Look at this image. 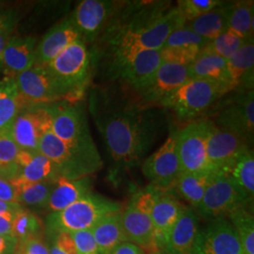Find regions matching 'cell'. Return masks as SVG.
Returning <instances> with one entry per match:
<instances>
[{
	"mask_svg": "<svg viewBox=\"0 0 254 254\" xmlns=\"http://www.w3.org/2000/svg\"><path fill=\"white\" fill-rule=\"evenodd\" d=\"M23 206L15 202H7L0 200V215H10L15 214Z\"/></svg>",
	"mask_w": 254,
	"mask_h": 254,
	"instance_id": "f907efd6",
	"label": "cell"
},
{
	"mask_svg": "<svg viewBox=\"0 0 254 254\" xmlns=\"http://www.w3.org/2000/svg\"><path fill=\"white\" fill-rule=\"evenodd\" d=\"M15 214L0 215V235L12 236V220Z\"/></svg>",
	"mask_w": 254,
	"mask_h": 254,
	"instance_id": "681fc988",
	"label": "cell"
},
{
	"mask_svg": "<svg viewBox=\"0 0 254 254\" xmlns=\"http://www.w3.org/2000/svg\"><path fill=\"white\" fill-rule=\"evenodd\" d=\"M116 7V2L107 0H83L76 6L70 18L85 44L95 41L107 28Z\"/></svg>",
	"mask_w": 254,
	"mask_h": 254,
	"instance_id": "2e32d148",
	"label": "cell"
},
{
	"mask_svg": "<svg viewBox=\"0 0 254 254\" xmlns=\"http://www.w3.org/2000/svg\"><path fill=\"white\" fill-rule=\"evenodd\" d=\"M236 189L249 202L254 195V155L253 148L240 154L234 164L224 173Z\"/></svg>",
	"mask_w": 254,
	"mask_h": 254,
	"instance_id": "f1b7e54d",
	"label": "cell"
},
{
	"mask_svg": "<svg viewBox=\"0 0 254 254\" xmlns=\"http://www.w3.org/2000/svg\"><path fill=\"white\" fill-rule=\"evenodd\" d=\"M0 200L18 203L17 192L10 182L0 177Z\"/></svg>",
	"mask_w": 254,
	"mask_h": 254,
	"instance_id": "bcb514c9",
	"label": "cell"
},
{
	"mask_svg": "<svg viewBox=\"0 0 254 254\" xmlns=\"http://www.w3.org/2000/svg\"><path fill=\"white\" fill-rule=\"evenodd\" d=\"M39 153L54 164L60 177L71 180L90 177L103 167L96 146L69 145L48 130L40 139Z\"/></svg>",
	"mask_w": 254,
	"mask_h": 254,
	"instance_id": "3957f363",
	"label": "cell"
},
{
	"mask_svg": "<svg viewBox=\"0 0 254 254\" xmlns=\"http://www.w3.org/2000/svg\"><path fill=\"white\" fill-rule=\"evenodd\" d=\"M91 62V53L87 44L78 40L66 47L46 66L57 80L77 93L89 78Z\"/></svg>",
	"mask_w": 254,
	"mask_h": 254,
	"instance_id": "30bf717a",
	"label": "cell"
},
{
	"mask_svg": "<svg viewBox=\"0 0 254 254\" xmlns=\"http://www.w3.org/2000/svg\"><path fill=\"white\" fill-rule=\"evenodd\" d=\"M192 254H243L236 230L226 218L210 220L199 230Z\"/></svg>",
	"mask_w": 254,
	"mask_h": 254,
	"instance_id": "e0dca14e",
	"label": "cell"
},
{
	"mask_svg": "<svg viewBox=\"0 0 254 254\" xmlns=\"http://www.w3.org/2000/svg\"><path fill=\"white\" fill-rule=\"evenodd\" d=\"M211 120L191 122L177 130L176 149L182 173H215L207 156V135Z\"/></svg>",
	"mask_w": 254,
	"mask_h": 254,
	"instance_id": "ba28073f",
	"label": "cell"
},
{
	"mask_svg": "<svg viewBox=\"0 0 254 254\" xmlns=\"http://www.w3.org/2000/svg\"><path fill=\"white\" fill-rule=\"evenodd\" d=\"M111 254H147L145 252L139 248L138 246L135 245L130 242H125L119 246L116 250H114Z\"/></svg>",
	"mask_w": 254,
	"mask_h": 254,
	"instance_id": "c3c4849f",
	"label": "cell"
},
{
	"mask_svg": "<svg viewBox=\"0 0 254 254\" xmlns=\"http://www.w3.org/2000/svg\"><path fill=\"white\" fill-rule=\"evenodd\" d=\"M254 38L247 40L236 54L227 60V70L234 90L242 88L241 92L254 90Z\"/></svg>",
	"mask_w": 254,
	"mask_h": 254,
	"instance_id": "cb8c5ba5",
	"label": "cell"
},
{
	"mask_svg": "<svg viewBox=\"0 0 254 254\" xmlns=\"http://www.w3.org/2000/svg\"><path fill=\"white\" fill-rule=\"evenodd\" d=\"M230 222L236 230L243 254H254V218L247 205L233 211L229 216Z\"/></svg>",
	"mask_w": 254,
	"mask_h": 254,
	"instance_id": "836d02e7",
	"label": "cell"
},
{
	"mask_svg": "<svg viewBox=\"0 0 254 254\" xmlns=\"http://www.w3.org/2000/svg\"><path fill=\"white\" fill-rule=\"evenodd\" d=\"M163 254V253H156V254Z\"/></svg>",
	"mask_w": 254,
	"mask_h": 254,
	"instance_id": "f5cc1de1",
	"label": "cell"
},
{
	"mask_svg": "<svg viewBox=\"0 0 254 254\" xmlns=\"http://www.w3.org/2000/svg\"><path fill=\"white\" fill-rule=\"evenodd\" d=\"M91 232L100 254H111L119 246L127 242L122 224V211L101 219Z\"/></svg>",
	"mask_w": 254,
	"mask_h": 254,
	"instance_id": "4316f807",
	"label": "cell"
},
{
	"mask_svg": "<svg viewBox=\"0 0 254 254\" xmlns=\"http://www.w3.org/2000/svg\"><path fill=\"white\" fill-rule=\"evenodd\" d=\"M159 190L148 187L136 192L127 208L122 210V224L127 242L141 248L146 254H156L152 211Z\"/></svg>",
	"mask_w": 254,
	"mask_h": 254,
	"instance_id": "8992f818",
	"label": "cell"
},
{
	"mask_svg": "<svg viewBox=\"0 0 254 254\" xmlns=\"http://www.w3.org/2000/svg\"><path fill=\"white\" fill-rule=\"evenodd\" d=\"M15 254H50L49 248L44 243L42 238H32L17 247Z\"/></svg>",
	"mask_w": 254,
	"mask_h": 254,
	"instance_id": "ee69618b",
	"label": "cell"
},
{
	"mask_svg": "<svg viewBox=\"0 0 254 254\" xmlns=\"http://www.w3.org/2000/svg\"><path fill=\"white\" fill-rule=\"evenodd\" d=\"M97 126L113 161L127 167L142 160L160 129L155 113L135 109L109 112L99 118Z\"/></svg>",
	"mask_w": 254,
	"mask_h": 254,
	"instance_id": "7a4b0ae2",
	"label": "cell"
},
{
	"mask_svg": "<svg viewBox=\"0 0 254 254\" xmlns=\"http://www.w3.org/2000/svg\"><path fill=\"white\" fill-rule=\"evenodd\" d=\"M231 2H223L200 17L185 24L197 35L212 41L227 30L228 16Z\"/></svg>",
	"mask_w": 254,
	"mask_h": 254,
	"instance_id": "83f0119b",
	"label": "cell"
},
{
	"mask_svg": "<svg viewBox=\"0 0 254 254\" xmlns=\"http://www.w3.org/2000/svg\"><path fill=\"white\" fill-rule=\"evenodd\" d=\"M199 216L195 209L184 206L163 249L165 254H192L199 233Z\"/></svg>",
	"mask_w": 254,
	"mask_h": 254,
	"instance_id": "603a6c76",
	"label": "cell"
},
{
	"mask_svg": "<svg viewBox=\"0 0 254 254\" xmlns=\"http://www.w3.org/2000/svg\"><path fill=\"white\" fill-rule=\"evenodd\" d=\"M51 130V117L45 104L22 110L9 127L13 141L20 150L30 153L39 152L42 136Z\"/></svg>",
	"mask_w": 254,
	"mask_h": 254,
	"instance_id": "4fadbf2b",
	"label": "cell"
},
{
	"mask_svg": "<svg viewBox=\"0 0 254 254\" xmlns=\"http://www.w3.org/2000/svg\"><path fill=\"white\" fill-rule=\"evenodd\" d=\"M177 130H172L168 138L154 154L147 157L141 167L151 187L161 191L174 189L181 174V166L176 149Z\"/></svg>",
	"mask_w": 254,
	"mask_h": 254,
	"instance_id": "7c38bea8",
	"label": "cell"
},
{
	"mask_svg": "<svg viewBox=\"0 0 254 254\" xmlns=\"http://www.w3.org/2000/svg\"><path fill=\"white\" fill-rule=\"evenodd\" d=\"M27 108L13 79H6L0 87V131L9 128L19 113Z\"/></svg>",
	"mask_w": 254,
	"mask_h": 254,
	"instance_id": "d6a6232c",
	"label": "cell"
},
{
	"mask_svg": "<svg viewBox=\"0 0 254 254\" xmlns=\"http://www.w3.org/2000/svg\"><path fill=\"white\" fill-rule=\"evenodd\" d=\"M215 173H181L175 184L182 198L188 201L193 209L198 208L207 189L209 182Z\"/></svg>",
	"mask_w": 254,
	"mask_h": 254,
	"instance_id": "1f68e13d",
	"label": "cell"
},
{
	"mask_svg": "<svg viewBox=\"0 0 254 254\" xmlns=\"http://www.w3.org/2000/svg\"><path fill=\"white\" fill-rule=\"evenodd\" d=\"M217 127L228 130L250 145L254 142V90L240 92L218 112Z\"/></svg>",
	"mask_w": 254,
	"mask_h": 254,
	"instance_id": "5bb4252c",
	"label": "cell"
},
{
	"mask_svg": "<svg viewBox=\"0 0 254 254\" xmlns=\"http://www.w3.org/2000/svg\"><path fill=\"white\" fill-rule=\"evenodd\" d=\"M254 1H238L231 4L226 31L247 41L254 38Z\"/></svg>",
	"mask_w": 254,
	"mask_h": 254,
	"instance_id": "4dcf8cb0",
	"label": "cell"
},
{
	"mask_svg": "<svg viewBox=\"0 0 254 254\" xmlns=\"http://www.w3.org/2000/svg\"><path fill=\"white\" fill-rule=\"evenodd\" d=\"M161 64L160 50H143L114 59L112 67L123 81L140 91L151 80Z\"/></svg>",
	"mask_w": 254,
	"mask_h": 254,
	"instance_id": "ac0fdd59",
	"label": "cell"
},
{
	"mask_svg": "<svg viewBox=\"0 0 254 254\" xmlns=\"http://www.w3.org/2000/svg\"><path fill=\"white\" fill-rule=\"evenodd\" d=\"M91 188L90 177L76 180L59 177L55 181L54 188L46 207L50 213L62 211L90 193Z\"/></svg>",
	"mask_w": 254,
	"mask_h": 254,
	"instance_id": "d4e9b609",
	"label": "cell"
},
{
	"mask_svg": "<svg viewBox=\"0 0 254 254\" xmlns=\"http://www.w3.org/2000/svg\"><path fill=\"white\" fill-rule=\"evenodd\" d=\"M70 235L73 238L77 254H100L91 230L71 233Z\"/></svg>",
	"mask_w": 254,
	"mask_h": 254,
	"instance_id": "b9f144b4",
	"label": "cell"
},
{
	"mask_svg": "<svg viewBox=\"0 0 254 254\" xmlns=\"http://www.w3.org/2000/svg\"><path fill=\"white\" fill-rule=\"evenodd\" d=\"M190 79L188 66L162 63L139 92L144 100L160 104Z\"/></svg>",
	"mask_w": 254,
	"mask_h": 254,
	"instance_id": "ffe728a7",
	"label": "cell"
},
{
	"mask_svg": "<svg viewBox=\"0 0 254 254\" xmlns=\"http://www.w3.org/2000/svg\"><path fill=\"white\" fill-rule=\"evenodd\" d=\"M191 78L207 79L226 85L234 90L227 70V60L213 54L201 51L198 58L188 66Z\"/></svg>",
	"mask_w": 254,
	"mask_h": 254,
	"instance_id": "484cf974",
	"label": "cell"
},
{
	"mask_svg": "<svg viewBox=\"0 0 254 254\" xmlns=\"http://www.w3.org/2000/svg\"><path fill=\"white\" fill-rule=\"evenodd\" d=\"M250 148L251 145L240 136L210 122L206 149L209 162L215 173H225L238 156Z\"/></svg>",
	"mask_w": 254,
	"mask_h": 254,
	"instance_id": "9a60e30c",
	"label": "cell"
},
{
	"mask_svg": "<svg viewBox=\"0 0 254 254\" xmlns=\"http://www.w3.org/2000/svg\"><path fill=\"white\" fill-rule=\"evenodd\" d=\"M209 41L194 33L188 27H182L176 30L167 39L163 47H179V46H200L204 48Z\"/></svg>",
	"mask_w": 254,
	"mask_h": 254,
	"instance_id": "60d3db41",
	"label": "cell"
},
{
	"mask_svg": "<svg viewBox=\"0 0 254 254\" xmlns=\"http://www.w3.org/2000/svg\"><path fill=\"white\" fill-rule=\"evenodd\" d=\"M19 20L18 13L14 9L0 10V34H11Z\"/></svg>",
	"mask_w": 254,
	"mask_h": 254,
	"instance_id": "f6af8a7d",
	"label": "cell"
},
{
	"mask_svg": "<svg viewBox=\"0 0 254 254\" xmlns=\"http://www.w3.org/2000/svg\"><path fill=\"white\" fill-rule=\"evenodd\" d=\"M202 50L203 48L196 46L163 47L160 50V56L164 64L190 66Z\"/></svg>",
	"mask_w": 254,
	"mask_h": 254,
	"instance_id": "f35d334b",
	"label": "cell"
},
{
	"mask_svg": "<svg viewBox=\"0 0 254 254\" xmlns=\"http://www.w3.org/2000/svg\"><path fill=\"white\" fill-rule=\"evenodd\" d=\"M53 236L49 247L50 254H77L73 238L68 233H61Z\"/></svg>",
	"mask_w": 254,
	"mask_h": 254,
	"instance_id": "7bdbcfd3",
	"label": "cell"
},
{
	"mask_svg": "<svg viewBox=\"0 0 254 254\" xmlns=\"http://www.w3.org/2000/svg\"><path fill=\"white\" fill-rule=\"evenodd\" d=\"M245 42V40L232 34L229 31H225L214 40L209 41L202 51L218 55L228 60L236 54V51L243 46Z\"/></svg>",
	"mask_w": 254,
	"mask_h": 254,
	"instance_id": "74e56055",
	"label": "cell"
},
{
	"mask_svg": "<svg viewBox=\"0 0 254 254\" xmlns=\"http://www.w3.org/2000/svg\"><path fill=\"white\" fill-rule=\"evenodd\" d=\"M54 184L55 181H45L14 187L19 204L29 207H46Z\"/></svg>",
	"mask_w": 254,
	"mask_h": 254,
	"instance_id": "8d00e7d4",
	"label": "cell"
},
{
	"mask_svg": "<svg viewBox=\"0 0 254 254\" xmlns=\"http://www.w3.org/2000/svg\"><path fill=\"white\" fill-rule=\"evenodd\" d=\"M231 91L230 87L218 82L191 78L159 105L172 109L181 120H192L204 113Z\"/></svg>",
	"mask_w": 254,
	"mask_h": 254,
	"instance_id": "5b68a950",
	"label": "cell"
},
{
	"mask_svg": "<svg viewBox=\"0 0 254 254\" xmlns=\"http://www.w3.org/2000/svg\"><path fill=\"white\" fill-rule=\"evenodd\" d=\"M221 3L222 1L219 0H180L176 6L187 23L200 17Z\"/></svg>",
	"mask_w": 254,
	"mask_h": 254,
	"instance_id": "ab89813d",
	"label": "cell"
},
{
	"mask_svg": "<svg viewBox=\"0 0 254 254\" xmlns=\"http://www.w3.org/2000/svg\"><path fill=\"white\" fill-rule=\"evenodd\" d=\"M18 241L12 236L0 235V254H15Z\"/></svg>",
	"mask_w": 254,
	"mask_h": 254,
	"instance_id": "7dc6e473",
	"label": "cell"
},
{
	"mask_svg": "<svg viewBox=\"0 0 254 254\" xmlns=\"http://www.w3.org/2000/svg\"><path fill=\"white\" fill-rule=\"evenodd\" d=\"M183 203L169 191H159L152 211L154 245L157 253H162L167 239L184 209Z\"/></svg>",
	"mask_w": 254,
	"mask_h": 254,
	"instance_id": "44dd1931",
	"label": "cell"
},
{
	"mask_svg": "<svg viewBox=\"0 0 254 254\" xmlns=\"http://www.w3.org/2000/svg\"><path fill=\"white\" fill-rule=\"evenodd\" d=\"M122 210L118 201L90 192L64 210L50 213L46 218V230L51 236L88 231L101 219Z\"/></svg>",
	"mask_w": 254,
	"mask_h": 254,
	"instance_id": "277c9868",
	"label": "cell"
},
{
	"mask_svg": "<svg viewBox=\"0 0 254 254\" xmlns=\"http://www.w3.org/2000/svg\"><path fill=\"white\" fill-rule=\"evenodd\" d=\"M51 117V130L55 136L69 145L95 146L81 105L67 103L45 104Z\"/></svg>",
	"mask_w": 254,
	"mask_h": 254,
	"instance_id": "9c48e42d",
	"label": "cell"
},
{
	"mask_svg": "<svg viewBox=\"0 0 254 254\" xmlns=\"http://www.w3.org/2000/svg\"><path fill=\"white\" fill-rule=\"evenodd\" d=\"M19 149L13 141L9 128L0 131V177L11 181L18 176L20 168L17 165Z\"/></svg>",
	"mask_w": 254,
	"mask_h": 254,
	"instance_id": "e575fe53",
	"label": "cell"
},
{
	"mask_svg": "<svg viewBox=\"0 0 254 254\" xmlns=\"http://www.w3.org/2000/svg\"><path fill=\"white\" fill-rule=\"evenodd\" d=\"M250 203L224 173H215L196 212L205 219L214 220L226 218L236 209Z\"/></svg>",
	"mask_w": 254,
	"mask_h": 254,
	"instance_id": "8fae6325",
	"label": "cell"
},
{
	"mask_svg": "<svg viewBox=\"0 0 254 254\" xmlns=\"http://www.w3.org/2000/svg\"><path fill=\"white\" fill-rule=\"evenodd\" d=\"M37 44L34 37L10 36L0 56L6 79H14L35 64Z\"/></svg>",
	"mask_w": 254,
	"mask_h": 254,
	"instance_id": "d6986e66",
	"label": "cell"
},
{
	"mask_svg": "<svg viewBox=\"0 0 254 254\" xmlns=\"http://www.w3.org/2000/svg\"><path fill=\"white\" fill-rule=\"evenodd\" d=\"M9 38H10V34H0V56Z\"/></svg>",
	"mask_w": 254,
	"mask_h": 254,
	"instance_id": "816d5d0a",
	"label": "cell"
},
{
	"mask_svg": "<svg viewBox=\"0 0 254 254\" xmlns=\"http://www.w3.org/2000/svg\"><path fill=\"white\" fill-rule=\"evenodd\" d=\"M125 10L106 28L112 47L113 60L143 50H161L174 30L184 27L186 20L176 7L167 2L144 4V8Z\"/></svg>",
	"mask_w": 254,
	"mask_h": 254,
	"instance_id": "6da1fadb",
	"label": "cell"
},
{
	"mask_svg": "<svg viewBox=\"0 0 254 254\" xmlns=\"http://www.w3.org/2000/svg\"><path fill=\"white\" fill-rule=\"evenodd\" d=\"M82 40L72 19L65 18L51 27L37 44L35 64L46 66L74 42Z\"/></svg>",
	"mask_w": 254,
	"mask_h": 254,
	"instance_id": "7402d4cb",
	"label": "cell"
},
{
	"mask_svg": "<svg viewBox=\"0 0 254 254\" xmlns=\"http://www.w3.org/2000/svg\"><path fill=\"white\" fill-rule=\"evenodd\" d=\"M16 90L27 108L52 104L64 98L76 95L73 91L57 80L46 66L34 64L14 79Z\"/></svg>",
	"mask_w": 254,
	"mask_h": 254,
	"instance_id": "52a82bcc",
	"label": "cell"
},
{
	"mask_svg": "<svg viewBox=\"0 0 254 254\" xmlns=\"http://www.w3.org/2000/svg\"><path fill=\"white\" fill-rule=\"evenodd\" d=\"M11 232L20 244L32 238H41L43 224L36 215L27 209L21 208L14 215Z\"/></svg>",
	"mask_w": 254,
	"mask_h": 254,
	"instance_id": "d590c367",
	"label": "cell"
},
{
	"mask_svg": "<svg viewBox=\"0 0 254 254\" xmlns=\"http://www.w3.org/2000/svg\"><path fill=\"white\" fill-rule=\"evenodd\" d=\"M59 177L51 160L37 152L32 154L30 161L20 171L18 176L9 182L13 187H19L40 182L56 181Z\"/></svg>",
	"mask_w": 254,
	"mask_h": 254,
	"instance_id": "f546056e",
	"label": "cell"
}]
</instances>
